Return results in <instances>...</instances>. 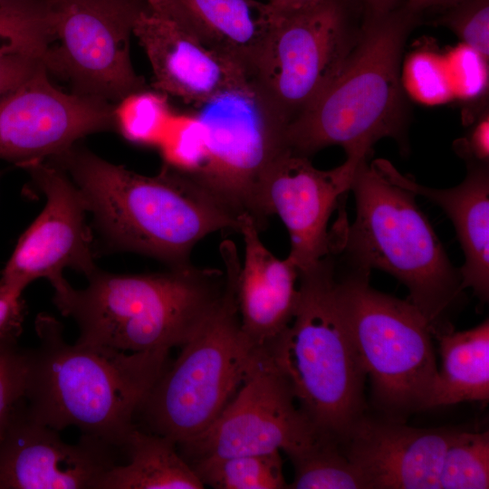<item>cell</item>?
Masks as SVG:
<instances>
[{"instance_id":"1","label":"cell","mask_w":489,"mask_h":489,"mask_svg":"<svg viewBox=\"0 0 489 489\" xmlns=\"http://www.w3.org/2000/svg\"><path fill=\"white\" fill-rule=\"evenodd\" d=\"M79 187L110 247L139 253L169 267L190 264L194 246L237 218L189 176L163 164L144 176L73 145L47 158Z\"/></svg>"},{"instance_id":"2","label":"cell","mask_w":489,"mask_h":489,"mask_svg":"<svg viewBox=\"0 0 489 489\" xmlns=\"http://www.w3.org/2000/svg\"><path fill=\"white\" fill-rule=\"evenodd\" d=\"M38 345L28 349L25 406L57 431L78 427L122 451L134 417L168 365V350L128 352L65 341L62 325L40 313Z\"/></svg>"},{"instance_id":"3","label":"cell","mask_w":489,"mask_h":489,"mask_svg":"<svg viewBox=\"0 0 489 489\" xmlns=\"http://www.w3.org/2000/svg\"><path fill=\"white\" fill-rule=\"evenodd\" d=\"M84 289L64 277L52 283L53 303L80 330L78 342L128 352L181 347L220 299L225 272L191 264L150 274L97 268Z\"/></svg>"},{"instance_id":"4","label":"cell","mask_w":489,"mask_h":489,"mask_svg":"<svg viewBox=\"0 0 489 489\" xmlns=\"http://www.w3.org/2000/svg\"><path fill=\"white\" fill-rule=\"evenodd\" d=\"M350 190L356 216L340 215L331 235V254L342 253L347 266L381 270L403 283L433 335L450 330L447 315L459 301L461 275L416 202V195L380 174L367 159Z\"/></svg>"},{"instance_id":"5","label":"cell","mask_w":489,"mask_h":489,"mask_svg":"<svg viewBox=\"0 0 489 489\" xmlns=\"http://www.w3.org/2000/svg\"><path fill=\"white\" fill-rule=\"evenodd\" d=\"M333 254L299 272V298L288 327L264 353L314 428L340 443L365 414L366 374L337 298Z\"/></svg>"},{"instance_id":"6","label":"cell","mask_w":489,"mask_h":489,"mask_svg":"<svg viewBox=\"0 0 489 489\" xmlns=\"http://www.w3.org/2000/svg\"><path fill=\"white\" fill-rule=\"evenodd\" d=\"M411 21L407 9L372 14L338 76L288 125L292 152L309 158L336 145L347 158H367L380 139H401V60Z\"/></svg>"},{"instance_id":"7","label":"cell","mask_w":489,"mask_h":489,"mask_svg":"<svg viewBox=\"0 0 489 489\" xmlns=\"http://www.w3.org/2000/svg\"><path fill=\"white\" fill-rule=\"evenodd\" d=\"M219 252L225 278L220 299L137 411L142 413L149 432L168 437L177 446L216 419L261 351L241 327L235 296L241 260L235 244L224 240Z\"/></svg>"},{"instance_id":"8","label":"cell","mask_w":489,"mask_h":489,"mask_svg":"<svg viewBox=\"0 0 489 489\" xmlns=\"http://www.w3.org/2000/svg\"><path fill=\"white\" fill-rule=\"evenodd\" d=\"M337 298L374 399L388 418L424 410L437 374L432 329L408 300L375 290L370 271L347 266Z\"/></svg>"},{"instance_id":"9","label":"cell","mask_w":489,"mask_h":489,"mask_svg":"<svg viewBox=\"0 0 489 489\" xmlns=\"http://www.w3.org/2000/svg\"><path fill=\"white\" fill-rule=\"evenodd\" d=\"M196 115L205 129V156L189 177L236 218L247 213L264 230L261 185L273 162L290 149L287 124L265 108L253 86L214 97Z\"/></svg>"},{"instance_id":"10","label":"cell","mask_w":489,"mask_h":489,"mask_svg":"<svg viewBox=\"0 0 489 489\" xmlns=\"http://www.w3.org/2000/svg\"><path fill=\"white\" fill-rule=\"evenodd\" d=\"M358 36L339 0L273 21L251 84L265 108L288 126L338 76Z\"/></svg>"},{"instance_id":"11","label":"cell","mask_w":489,"mask_h":489,"mask_svg":"<svg viewBox=\"0 0 489 489\" xmlns=\"http://www.w3.org/2000/svg\"><path fill=\"white\" fill-rule=\"evenodd\" d=\"M51 35L46 68L68 79L75 92L119 102L146 89L132 66L130 36L144 10L131 0H44Z\"/></svg>"},{"instance_id":"12","label":"cell","mask_w":489,"mask_h":489,"mask_svg":"<svg viewBox=\"0 0 489 489\" xmlns=\"http://www.w3.org/2000/svg\"><path fill=\"white\" fill-rule=\"evenodd\" d=\"M320 436L298 407L284 378L264 351H260L216 419L177 448L188 463L274 451H283L290 457Z\"/></svg>"},{"instance_id":"13","label":"cell","mask_w":489,"mask_h":489,"mask_svg":"<svg viewBox=\"0 0 489 489\" xmlns=\"http://www.w3.org/2000/svg\"><path fill=\"white\" fill-rule=\"evenodd\" d=\"M44 63L0 97V158L20 167L47 159L80 139L114 129L111 102L55 87Z\"/></svg>"},{"instance_id":"14","label":"cell","mask_w":489,"mask_h":489,"mask_svg":"<svg viewBox=\"0 0 489 489\" xmlns=\"http://www.w3.org/2000/svg\"><path fill=\"white\" fill-rule=\"evenodd\" d=\"M22 168L45 196L46 203L19 238L0 279L24 291L39 278L55 282L66 268L88 276L97 267L86 219L88 208L79 187L48 159Z\"/></svg>"},{"instance_id":"15","label":"cell","mask_w":489,"mask_h":489,"mask_svg":"<svg viewBox=\"0 0 489 489\" xmlns=\"http://www.w3.org/2000/svg\"><path fill=\"white\" fill-rule=\"evenodd\" d=\"M364 159L346 158L339 167L321 170L308 157L289 149L266 172L260 189L261 216L265 225L272 215L284 224L291 244L288 257L298 272L331 254L329 219Z\"/></svg>"},{"instance_id":"16","label":"cell","mask_w":489,"mask_h":489,"mask_svg":"<svg viewBox=\"0 0 489 489\" xmlns=\"http://www.w3.org/2000/svg\"><path fill=\"white\" fill-rule=\"evenodd\" d=\"M120 449L82 435L76 444L34 420L21 405L0 439V489H94Z\"/></svg>"},{"instance_id":"17","label":"cell","mask_w":489,"mask_h":489,"mask_svg":"<svg viewBox=\"0 0 489 489\" xmlns=\"http://www.w3.org/2000/svg\"><path fill=\"white\" fill-rule=\"evenodd\" d=\"M459 429L418 428L364 414L340 446L368 489H438L445 453Z\"/></svg>"},{"instance_id":"18","label":"cell","mask_w":489,"mask_h":489,"mask_svg":"<svg viewBox=\"0 0 489 489\" xmlns=\"http://www.w3.org/2000/svg\"><path fill=\"white\" fill-rule=\"evenodd\" d=\"M133 34L151 65L155 90L165 95L197 108L221 93L252 86L241 68L149 8L138 14Z\"/></svg>"},{"instance_id":"19","label":"cell","mask_w":489,"mask_h":489,"mask_svg":"<svg viewBox=\"0 0 489 489\" xmlns=\"http://www.w3.org/2000/svg\"><path fill=\"white\" fill-rule=\"evenodd\" d=\"M237 224L244 244L235 283L241 327L258 350H265L294 316L299 272L288 256L280 259L267 249L249 214L240 215Z\"/></svg>"},{"instance_id":"20","label":"cell","mask_w":489,"mask_h":489,"mask_svg":"<svg viewBox=\"0 0 489 489\" xmlns=\"http://www.w3.org/2000/svg\"><path fill=\"white\" fill-rule=\"evenodd\" d=\"M371 164L392 183L421 196L443 209L455 226L464 253L459 268L463 290L470 288L483 302L489 299V171L488 165L466 164L465 179L450 188H432L402 175L388 160Z\"/></svg>"},{"instance_id":"21","label":"cell","mask_w":489,"mask_h":489,"mask_svg":"<svg viewBox=\"0 0 489 489\" xmlns=\"http://www.w3.org/2000/svg\"><path fill=\"white\" fill-rule=\"evenodd\" d=\"M180 2L194 36L241 68L250 80L272 27L266 5L254 0Z\"/></svg>"},{"instance_id":"22","label":"cell","mask_w":489,"mask_h":489,"mask_svg":"<svg viewBox=\"0 0 489 489\" xmlns=\"http://www.w3.org/2000/svg\"><path fill=\"white\" fill-rule=\"evenodd\" d=\"M441 369L434 381L426 409L461 402L489 399V320L475 327L436 334Z\"/></svg>"},{"instance_id":"23","label":"cell","mask_w":489,"mask_h":489,"mask_svg":"<svg viewBox=\"0 0 489 489\" xmlns=\"http://www.w3.org/2000/svg\"><path fill=\"white\" fill-rule=\"evenodd\" d=\"M122 451L129 461L115 465L96 482L94 489H202L190 464L168 437L135 427Z\"/></svg>"},{"instance_id":"24","label":"cell","mask_w":489,"mask_h":489,"mask_svg":"<svg viewBox=\"0 0 489 489\" xmlns=\"http://www.w3.org/2000/svg\"><path fill=\"white\" fill-rule=\"evenodd\" d=\"M280 451L208 457L189 464L205 485L215 489L287 488Z\"/></svg>"},{"instance_id":"25","label":"cell","mask_w":489,"mask_h":489,"mask_svg":"<svg viewBox=\"0 0 489 489\" xmlns=\"http://www.w3.org/2000/svg\"><path fill=\"white\" fill-rule=\"evenodd\" d=\"M293 465L291 489H368L365 478L345 455L340 443L321 435L289 457Z\"/></svg>"},{"instance_id":"26","label":"cell","mask_w":489,"mask_h":489,"mask_svg":"<svg viewBox=\"0 0 489 489\" xmlns=\"http://www.w3.org/2000/svg\"><path fill=\"white\" fill-rule=\"evenodd\" d=\"M489 487V433L460 428L448 446L438 475V489Z\"/></svg>"},{"instance_id":"27","label":"cell","mask_w":489,"mask_h":489,"mask_svg":"<svg viewBox=\"0 0 489 489\" xmlns=\"http://www.w3.org/2000/svg\"><path fill=\"white\" fill-rule=\"evenodd\" d=\"M167 95L142 90L130 93L114 108L115 125L120 134L135 144H159L173 116Z\"/></svg>"},{"instance_id":"28","label":"cell","mask_w":489,"mask_h":489,"mask_svg":"<svg viewBox=\"0 0 489 489\" xmlns=\"http://www.w3.org/2000/svg\"><path fill=\"white\" fill-rule=\"evenodd\" d=\"M51 35L42 3L34 0L0 1V48L14 47L46 62Z\"/></svg>"},{"instance_id":"29","label":"cell","mask_w":489,"mask_h":489,"mask_svg":"<svg viewBox=\"0 0 489 489\" xmlns=\"http://www.w3.org/2000/svg\"><path fill=\"white\" fill-rule=\"evenodd\" d=\"M401 84L414 101L436 106L454 101L444 53L436 46L419 45L405 59Z\"/></svg>"},{"instance_id":"30","label":"cell","mask_w":489,"mask_h":489,"mask_svg":"<svg viewBox=\"0 0 489 489\" xmlns=\"http://www.w3.org/2000/svg\"><path fill=\"white\" fill-rule=\"evenodd\" d=\"M165 165L194 174L205 156V129L195 114L174 113L158 145Z\"/></svg>"},{"instance_id":"31","label":"cell","mask_w":489,"mask_h":489,"mask_svg":"<svg viewBox=\"0 0 489 489\" xmlns=\"http://www.w3.org/2000/svg\"><path fill=\"white\" fill-rule=\"evenodd\" d=\"M28 349L18 340L0 341V439L25 401Z\"/></svg>"},{"instance_id":"32","label":"cell","mask_w":489,"mask_h":489,"mask_svg":"<svg viewBox=\"0 0 489 489\" xmlns=\"http://www.w3.org/2000/svg\"><path fill=\"white\" fill-rule=\"evenodd\" d=\"M454 100L479 101L488 91V60L471 47L459 43L444 53Z\"/></svg>"},{"instance_id":"33","label":"cell","mask_w":489,"mask_h":489,"mask_svg":"<svg viewBox=\"0 0 489 489\" xmlns=\"http://www.w3.org/2000/svg\"><path fill=\"white\" fill-rule=\"evenodd\" d=\"M446 11L440 23L488 60L489 0H461Z\"/></svg>"},{"instance_id":"34","label":"cell","mask_w":489,"mask_h":489,"mask_svg":"<svg viewBox=\"0 0 489 489\" xmlns=\"http://www.w3.org/2000/svg\"><path fill=\"white\" fill-rule=\"evenodd\" d=\"M43 61L37 55L14 47L0 48V97L10 91Z\"/></svg>"},{"instance_id":"35","label":"cell","mask_w":489,"mask_h":489,"mask_svg":"<svg viewBox=\"0 0 489 489\" xmlns=\"http://www.w3.org/2000/svg\"><path fill=\"white\" fill-rule=\"evenodd\" d=\"M455 153L466 164L488 165L489 162V113L484 110L471 122L466 135L454 143Z\"/></svg>"},{"instance_id":"36","label":"cell","mask_w":489,"mask_h":489,"mask_svg":"<svg viewBox=\"0 0 489 489\" xmlns=\"http://www.w3.org/2000/svg\"><path fill=\"white\" fill-rule=\"evenodd\" d=\"M23 290L0 279V341L18 340L24 318Z\"/></svg>"},{"instance_id":"37","label":"cell","mask_w":489,"mask_h":489,"mask_svg":"<svg viewBox=\"0 0 489 489\" xmlns=\"http://www.w3.org/2000/svg\"><path fill=\"white\" fill-rule=\"evenodd\" d=\"M325 1L327 0H268L265 5L273 22L306 12Z\"/></svg>"},{"instance_id":"38","label":"cell","mask_w":489,"mask_h":489,"mask_svg":"<svg viewBox=\"0 0 489 489\" xmlns=\"http://www.w3.org/2000/svg\"><path fill=\"white\" fill-rule=\"evenodd\" d=\"M148 8L160 16L173 20L192 35L191 26L180 0H144Z\"/></svg>"},{"instance_id":"39","label":"cell","mask_w":489,"mask_h":489,"mask_svg":"<svg viewBox=\"0 0 489 489\" xmlns=\"http://www.w3.org/2000/svg\"><path fill=\"white\" fill-rule=\"evenodd\" d=\"M460 1L461 0H406V9L412 14L435 8L446 10Z\"/></svg>"},{"instance_id":"40","label":"cell","mask_w":489,"mask_h":489,"mask_svg":"<svg viewBox=\"0 0 489 489\" xmlns=\"http://www.w3.org/2000/svg\"><path fill=\"white\" fill-rule=\"evenodd\" d=\"M372 14L380 15L390 13L400 0H362Z\"/></svg>"},{"instance_id":"41","label":"cell","mask_w":489,"mask_h":489,"mask_svg":"<svg viewBox=\"0 0 489 489\" xmlns=\"http://www.w3.org/2000/svg\"><path fill=\"white\" fill-rule=\"evenodd\" d=\"M0 1H2V0H0Z\"/></svg>"}]
</instances>
